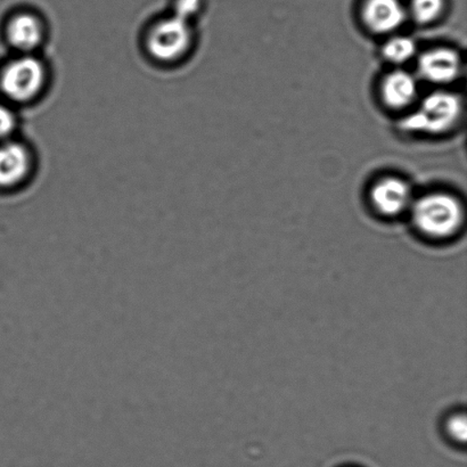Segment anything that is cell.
<instances>
[{
	"instance_id": "obj_13",
	"label": "cell",
	"mask_w": 467,
	"mask_h": 467,
	"mask_svg": "<svg viewBox=\"0 0 467 467\" xmlns=\"http://www.w3.org/2000/svg\"><path fill=\"white\" fill-rule=\"evenodd\" d=\"M442 431L451 442L465 445L467 439V419L464 410H455L443 420Z\"/></svg>"
},
{
	"instance_id": "obj_14",
	"label": "cell",
	"mask_w": 467,
	"mask_h": 467,
	"mask_svg": "<svg viewBox=\"0 0 467 467\" xmlns=\"http://www.w3.org/2000/svg\"><path fill=\"white\" fill-rule=\"evenodd\" d=\"M443 7V0H413L410 12L419 25H430L441 16Z\"/></svg>"
},
{
	"instance_id": "obj_1",
	"label": "cell",
	"mask_w": 467,
	"mask_h": 467,
	"mask_svg": "<svg viewBox=\"0 0 467 467\" xmlns=\"http://www.w3.org/2000/svg\"><path fill=\"white\" fill-rule=\"evenodd\" d=\"M52 71L41 53H12L0 66V99L14 107H26L43 99Z\"/></svg>"
},
{
	"instance_id": "obj_6",
	"label": "cell",
	"mask_w": 467,
	"mask_h": 467,
	"mask_svg": "<svg viewBox=\"0 0 467 467\" xmlns=\"http://www.w3.org/2000/svg\"><path fill=\"white\" fill-rule=\"evenodd\" d=\"M4 38L12 53H41L47 43V26L36 14L18 12L5 23Z\"/></svg>"
},
{
	"instance_id": "obj_12",
	"label": "cell",
	"mask_w": 467,
	"mask_h": 467,
	"mask_svg": "<svg viewBox=\"0 0 467 467\" xmlns=\"http://www.w3.org/2000/svg\"><path fill=\"white\" fill-rule=\"evenodd\" d=\"M20 130L18 109L0 99V143L16 139Z\"/></svg>"
},
{
	"instance_id": "obj_3",
	"label": "cell",
	"mask_w": 467,
	"mask_h": 467,
	"mask_svg": "<svg viewBox=\"0 0 467 467\" xmlns=\"http://www.w3.org/2000/svg\"><path fill=\"white\" fill-rule=\"evenodd\" d=\"M410 212L416 232L430 241H450L464 225L463 205L454 195L443 192L414 200Z\"/></svg>"
},
{
	"instance_id": "obj_2",
	"label": "cell",
	"mask_w": 467,
	"mask_h": 467,
	"mask_svg": "<svg viewBox=\"0 0 467 467\" xmlns=\"http://www.w3.org/2000/svg\"><path fill=\"white\" fill-rule=\"evenodd\" d=\"M196 43L193 23L169 14L145 27L141 49L150 62L160 67H175L190 57Z\"/></svg>"
},
{
	"instance_id": "obj_4",
	"label": "cell",
	"mask_w": 467,
	"mask_h": 467,
	"mask_svg": "<svg viewBox=\"0 0 467 467\" xmlns=\"http://www.w3.org/2000/svg\"><path fill=\"white\" fill-rule=\"evenodd\" d=\"M462 100L450 91H434L422 100L420 107L402 119L400 128L410 134L441 135L450 131L459 122Z\"/></svg>"
},
{
	"instance_id": "obj_10",
	"label": "cell",
	"mask_w": 467,
	"mask_h": 467,
	"mask_svg": "<svg viewBox=\"0 0 467 467\" xmlns=\"http://www.w3.org/2000/svg\"><path fill=\"white\" fill-rule=\"evenodd\" d=\"M419 82L411 73L395 70L381 84V98L388 108L402 109L410 107L418 99Z\"/></svg>"
},
{
	"instance_id": "obj_9",
	"label": "cell",
	"mask_w": 467,
	"mask_h": 467,
	"mask_svg": "<svg viewBox=\"0 0 467 467\" xmlns=\"http://www.w3.org/2000/svg\"><path fill=\"white\" fill-rule=\"evenodd\" d=\"M406 8L400 0H368L363 8L365 26L374 34H392L404 25Z\"/></svg>"
},
{
	"instance_id": "obj_11",
	"label": "cell",
	"mask_w": 467,
	"mask_h": 467,
	"mask_svg": "<svg viewBox=\"0 0 467 467\" xmlns=\"http://www.w3.org/2000/svg\"><path fill=\"white\" fill-rule=\"evenodd\" d=\"M416 53H418V46L407 36H391L382 48L383 57L395 66L409 63L416 57Z\"/></svg>"
},
{
	"instance_id": "obj_5",
	"label": "cell",
	"mask_w": 467,
	"mask_h": 467,
	"mask_svg": "<svg viewBox=\"0 0 467 467\" xmlns=\"http://www.w3.org/2000/svg\"><path fill=\"white\" fill-rule=\"evenodd\" d=\"M36 171L35 149L20 136L0 143V191L22 189Z\"/></svg>"
},
{
	"instance_id": "obj_7",
	"label": "cell",
	"mask_w": 467,
	"mask_h": 467,
	"mask_svg": "<svg viewBox=\"0 0 467 467\" xmlns=\"http://www.w3.org/2000/svg\"><path fill=\"white\" fill-rule=\"evenodd\" d=\"M369 199L375 212L386 218L401 216L414 202L410 185L398 177H384L375 182Z\"/></svg>"
},
{
	"instance_id": "obj_15",
	"label": "cell",
	"mask_w": 467,
	"mask_h": 467,
	"mask_svg": "<svg viewBox=\"0 0 467 467\" xmlns=\"http://www.w3.org/2000/svg\"><path fill=\"white\" fill-rule=\"evenodd\" d=\"M201 6H202V0H175L171 14L182 20L193 23Z\"/></svg>"
},
{
	"instance_id": "obj_8",
	"label": "cell",
	"mask_w": 467,
	"mask_h": 467,
	"mask_svg": "<svg viewBox=\"0 0 467 467\" xmlns=\"http://www.w3.org/2000/svg\"><path fill=\"white\" fill-rule=\"evenodd\" d=\"M461 67L459 53L448 47L429 49L418 61L419 76L433 85L451 84L459 78Z\"/></svg>"
}]
</instances>
